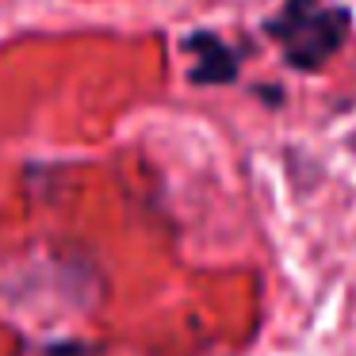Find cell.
Instances as JSON below:
<instances>
[{
	"label": "cell",
	"instance_id": "6da1fadb",
	"mask_svg": "<svg viewBox=\"0 0 356 356\" xmlns=\"http://www.w3.org/2000/svg\"><path fill=\"white\" fill-rule=\"evenodd\" d=\"M348 24H353V16H348L345 8H318V12H310L302 24H295L291 31L280 39L284 42L287 65L299 70V73L322 70V65L341 50V42H345V35H348Z\"/></svg>",
	"mask_w": 356,
	"mask_h": 356
},
{
	"label": "cell",
	"instance_id": "7a4b0ae2",
	"mask_svg": "<svg viewBox=\"0 0 356 356\" xmlns=\"http://www.w3.org/2000/svg\"><path fill=\"white\" fill-rule=\"evenodd\" d=\"M184 50L200 58V62L192 65V73H188L192 85H230V81L238 77V54H234L218 35L192 31L184 39Z\"/></svg>",
	"mask_w": 356,
	"mask_h": 356
},
{
	"label": "cell",
	"instance_id": "3957f363",
	"mask_svg": "<svg viewBox=\"0 0 356 356\" xmlns=\"http://www.w3.org/2000/svg\"><path fill=\"white\" fill-rule=\"evenodd\" d=\"M310 12H318V0H287L284 12H280V16H272L268 24H264V31H268L272 39H284V35L291 31L295 24H302Z\"/></svg>",
	"mask_w": 356,
	"mask_h": 356
},
{
	"label": "cell",
	"instance_id": "277c9868",
	"mask_svg": "<svg viewBox=\"0 0 356 356\" xmlns=\"http://www.w3.org/2000/svg\"><path fill=\"white\" fill-rule=\"evenodd\" d=\"M42 356H88V348L77 345V341H62V345H50Z\"/></svg>",
	"mask_w": 356,
	"mask_h": 356
}]
</instances>
